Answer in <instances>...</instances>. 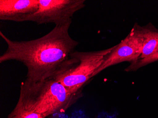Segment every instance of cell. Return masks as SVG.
Returning <instances> with one entry per match:
<instances>
[{"label":"cell","instance_id":"3957f363","mask_svg":"<svg viewBox=\"0 0 158 118\" xmlns=\"http://www.w3.org/2000/svg\"><path fill=\"white\" fill-rule=\"evenodd\" d=\"M113 47L92 51H74L52 77L72 93L82 92Z\"/></svg>","mask_w":158,"mask_h":118},{"label":"cell","instance_id":"8992f818","mask_svg":"<svg viewBox=\"0 0 158 118\" xmlns=\"http://www.w3.org/2000/svg\"><path fill=\"white\" fill-rule=\"evenodd\" d=\"M39 0H0V19L23 22L39 9Z\"/></svg>","mask_w":158,"mask_h":118},{"label":"cell","instance_id":"277c9868","mask_svg":"<svg viewBox=\"0 0 158 118\" xmlns=\"http://www.w3.org/2000/svg\"><path fill=\"white\" fill-rule=\"evenodd\" d=\"M37 12L28 16L24 21H31L38 24L53 23L63 24L72 20L78 10L85 7V0H39Z\"/></svg>","mask_w":158,"mask_h":118},{"label":"cell","instance_id":"52a82bcc","mask_svg":"<svg viewBox=\"0 0 158 118\" xmlns=\"http://www.w3.org/2000/svg\"><path fill=\"white\" fill-rule=\"evenodd\" d=\"M45 115L28 110L17 103L7 118H46Z\"/></svg>","mask_w":158,"mask_h":118},{"label":"cell","instance_id":"5b68a950","mask_svg":"<svg viewBox=\"0 0 158 118\" xmlns=\"http://www.w3.org/2000/svg\"><path fill=\"white\" fill-rule=\"evenodd\" d=\"M143 40V27L135 25L124 39L113 47L111 51L105 57L102 64L93 74L92 78L114 65L123 62L133 63L137 62L142 55Z\"/></svg>","mask_w":158,"mask_h":118},{"label":"cell","instance_id":"6da1fadb","mask_svg":"<svg viewBox=\"0 0 158 118\" xmlns=\"http://www.w3.org/2000/svg\"><path fill=\"white\" fill-rule=\"evenodd\" d=\"M72 21L56 25L46 35L32 40H12L0 32L7 45L0 63L11 60L23 63L27 70L26 79L30 82L52 78L79 45L69 35Z\"/></svg>","mask_w":158,"mask_h":118},{"label":"cell","instance_id":"7a4b0ae2","mask_svg":"<svg viewBox=\"0 0 158 118\" xmlns=\"http://www.w3.org/2000/svg\"><path fill=\"white\" fill-rule=\"evenodd\" d=\"M82 96V92L71 93L53 78L35 82L25 79L20 85L17 103L48 117L64 113Z\"/></svg>","mask_w":158,"mask_h":118}]
</instances>
